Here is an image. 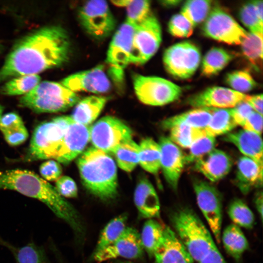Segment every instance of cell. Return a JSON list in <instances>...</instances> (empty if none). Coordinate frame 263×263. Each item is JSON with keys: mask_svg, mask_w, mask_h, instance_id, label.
Listing matches in <instances>:
<instances>
[{"mask_svg": "<svg viewBox=\"0 0 263 263\" xmlns=\"http://www.w3.org/2000/svg\"><path fill=\"white\" fill-rule=\"evenodd\" d=\"M71 52L66 31L48 25L34 31L16 42L0 68V82L27 75H38L63 65Z\"/></svg>", "mask_w": 263, "mask_h": 263, "instance_id": "6da1fadb", "label": "cell"}, {"mask_svg": "<svg viewBox=\"0 0 263 263\" xmlns=\"http://www.w3.org/2000/svg\"><path fill=\"white\" fill-rule=\"evenodd\" d=\"M16 191L44 204L59 219L66 223L75 234L84 230V225L76 209L61 196L55 187L42 177L26 169L0 170V189Z\"/></svg>", "mask_w": 263, "mask_h": 263, "instance_id": "7a4b0ae2", "label": "cell"}, {"mask_svg": "<svg viewBox=\"0 0 263 263\" xmlns=\"http://www.w3.org/2000/svg\"><path fill=\"white\" fill-rule=\"evenodd\" d=\"M82 184L91 194L103 200L117 194L116 164L109 153L93 146L85 150L77 160Z\"/></svg>", "mask_w": 263, "mask_h": 263, "instance_id": "3957f363", "label": "cell"}, {"mask_svg": "<svg viewBox=\"0 0 263 263\" xmlns=\"http://www.w3.org/2000/svg\"><path fill=\"white\" fill-rule=\"evenodd\" d=\"M171 221L175 233L194 261L198 262L215 245L210 232L191 209H178L171 215Z\"/></svg>", "mask_w": 263, "mask_h": 263, "instance_id": "277c9868", "label": "cell"}, {"mask_svg": "<svg viewBox=\"0 0 263 263\" xmlns=\"http://www.w3.org/2000/svg\"><path fill=\"white\" fill-rule=\"evenodd\" d=\"M80 99L77 93L69 90L60 82L43 81L31 92L21 96L19 104L36 113H53L65 111Z\"/></svg>", "mask_w": 263, "mask_h": 263, "instance_id": "5b68a950", "label": "cell"}, {"mask_svg": "<svg viewBox=\"0 0 263 263\" xmlns=\"http://www.w3.org/2000/svg\"><path fill=\"white\" fill-rule=\"evenodd\" d=\"M73 120L70 116L62 115L38 125L33 133L25 159L55 160L67 128Z\"/></svg>", "mask_w": 263, "mask_h": 263, "instance_id": "8992f818", "label": "cell"}, {"mask_svg": "<svg viewBox=\"0 0 263 263\" xmlns=\"http://www.w3.org/2000/svg\"><path fill=\"white\" fill-rule=\"evenodd\" d=\"M134 91L137 98L144 104L163 106L178 99L183 90L166 79L135 74L132 77Z\"/></svg>", "mask_w": 263, "mask_h": 263, "instance_id": "52a82bcc", "label": "cell"}, {"mask_svg": "<svg viewBox=\"0 0 263 263\" xmlns=\"http://www.w3.org/2000/svg\"><path fill=\"white\" fill-rule=\"evenodd\" d=\"M134 29V26L123 23L115 31L107 50L108 73L117 85L122 84L125 70L131 62Z\"/></svg>", "mask_w": 263, "mask_h": 263, "instance_id": "ba28073f", "label": "cell"}, {"mask_svg": "<svg viewBox=\"0 0 263 263\" xmlns=\"http://www.w3.org/2000/svg\"><path fill=\"white\" fill-rule=\"evenodd\" d=\"M77 17L84 30L95 39L108 38L116 27L115 18L105 0L85 2L79 8Z\"/></svg>", "mask_w": 263, "mask_h": 263, "instance_id": "9c48e42d", "label": "cell"}, {"mask_svg": "<svg viewBox=\"0 0 263 263\" xmlns=\"http://www.w3.org/2000/svg\"><path fill=\"white\" fill-rule=\"evenodd\" d=\"M201 60L199 48L190 41H183L168 47L163 61L166 71L180 79L190 78L199 67Z\"/></svg>", "mask_w": 263, "mask_h": 263, "instance_id": "30bf717a", "label": "cell"}, {"mask_svg": "<svg viewBox=\"0 0 263 263\" xmlns=\"http://www.w3.org/2000/svg\"><path fill=\"white\" fill-rule=\"evenodd\" d=\"M162 41L160 23L152 13L135 26L130 63L143 65L158 51Z\"/></svg>", "mask_w": 263, "mask_h": 263, "instance_id": "8fae6325", "label": "cell"}, {"mask_svg": "<svg viewBox=\"0 0 263 263\" xmlns=\"http://www.w3.org/2000/svg\"><path fill=\"white\" fill-rule=\"evenodd\" d=\"M202 30L205 36L230 45L241 44L248 33L228 12L218 6L211 9Z\"/></svg>", "mask_w": 263, "mask_h": 263, "instance_id": "7c38bea8", "label": "cell"}, {"mask_svg": "<svg viewBox=\"0 0 263 263\" xmlns=\"http://www.w3.org/2000/svg\"><path fill=\"white\" fill-rule=\"evenodd\" d=\"M89 134L93 147L108 153H113L121 144L132 139L131 129L118 118L109 115L90 127Z\"/></svg>", "mask_w": 263, "mask_h": 263, "instance_id": "4fadbf2b", "label": "cell"}, {"mask_svg": "<svg viewBox=\"0 0 263 263\" xmlns=\"http://www.w3.org/2000/svg\"><path fill=\"white\" fill-rule=\"evenodd\" d=\"M197 203L218 243L221 242L223 219L222 198L219 190L206 181L193 184Z\"/></svg>", "mask_w": 263, "mask_h": 263, "instance_id": "5bb4252c", "label": "cell"}, {"mask_svg": "<svg viewBox=\"0 0 263 263\" xmlns=\"http://www.w3.org/2000/svg\"><path fill=\"white\" fill-rule=\"evenodd\" d=\"M144 253L140 233L133 227H127L115 242L94 254L93 257L96 262L101 263L118 258L136 259L142 257Z\"/></svg>", "mask_w": 263, "mask_h": 263, "instance_id": "9a60e30c", "label": "cell"}, {"mask_svg": "<svg viewBox=\"0 0 263 263\" xmlns=\"http://www.w3.org/2000/svg\"><path fill=\"white\" fill-rule=\"evenodd\" d=\"M60 83L75 93L103 94L109 92L111 87L110 79L102 65L70 75L62 79Z\"/></svg>", "mask_w": 263, "mask_h": 263, "instance_id": "2e32d148", "label": "cell"}, {"mask_svg": "<svg viewBox=\"0 0 263 263\" xmlns=\"http://www.w3.org/2000/svg\"><path fill=\"white\" fill-rule=\"evenodd\" d=\"M247 95L220 86L208 87L189 97L188 103L195 108H232Z\"/></svg>", "mask_w": 263, "mask_h": 263, "instance_id": "e0dca14e", "label": "cell"}, {"mask_svg": "<svg viewBox=\"0 0 263 263\" xmlns=\"http://www.w3.org/2000/svg\"><path fill=\"white\" fill-rule=\"evenodd\" d=\"M158 144L161 150L160 169L169 186L176 191L186 165L185 155L169 137L162 136Z\"/></svg>", "mask_w": 263, "mask_h": 263, "instance_id": "ac0fdd59", "label": "cell"}, {"mask_svg": "<svg viewBox=\"0 0 263 263\" xmlns=\"http://www.w3.org/2000/svg\"><path fill=\"white\" fill-rule=\"evenodd\" d=\"M89 131L88 126L73 120L67 128L55 160L59 163L67 164L80 155L89 141Z\"/></svg>", "mask_w": 263, "mask_h": 263, "instance_id": "d6986e66", "label": "cell"}, {"mask_svg": "<svg viewBox=\"0 0 263 263\" xmlns=\"http://www.w3.org/2000/svg\"><path fill=\"white\" fill-rule=\"evenodd\" d=\"M153 256L156 263H193L194 260L171 228L164 226L161 242Z\"/></svg>", "mask_w": 263, "mask_h": 263, "instance_id": "ffe728a7", "label": "cell"}, {"mask_svg": "<svg viewBox=\"0 0 263 263\" xmlns=\"http://www.w3.org/2000/svg\"><path fill=\"white\" fill-rule=\"evenodd\" d=\"M194 163L195 169L211 182L224 178L232 167L230 157L224 151L215 148Z\"/></svg>", "mask_w": 263, "mask_h": 263, "instance_id": "44dd1931", "label": "cell"}, {"mask_svg": "<svg viewBox=\"0 0 263 263\" xmlns=\"http://www.w3.org/2000/svg\"><path fill=\"white\" fill-rule=\"evenodd\" d=\"M133 199L140 217L148 219L160 217L159 199L155 188L147 179L142 178L139 181Z\"/></svg>", "mask_w": 263, "mask_h": 263, "instance_id": "7402d4cb", "label": "cell"}, {"mask_svg": "<svg viewBox=\"0 0 263 263\" xmlns=\"http://www.w3.org/2000/svg\"><path fill=\"white\" fill-rule=\"evenodd\" d=\"M223 140L232 144L244 154L263 165V141L261 135L245 130L226 134Z\"/></svg>", "mask_w": 263, "mask_h": 263, "instance_id": "603a6c76", "label": "cell"}, {"mask_svg": "<svg viewBox=\"0 0 263 263\" xmlns=\"http://www.w3.org/2000/svg\"><path fill=\"white\" fill-rule=\"evenodd\" d=\"M235 181L242 193H248L253 188L262 185L263 165L246 156L240 157Z\"/></svg>", "mask_w": 263, "mask_h": 263, "instance_id": "cb8c5ba5", "label": "cell"}, {"mask_svg": "<svg viewBox=\"0 0 263 263\" xmlns=\"http://www.w3.org/2000/svg\"><path fill=\"white\" fill-rule=\"evenodd\" d=\"M107 102L103 96L92 95L80 99L70 116L75 122L88 126L98 116Z\"/></svg>", "mask_w": 263, "mask_h": 263, "instance_id": "d4e9b609", "label": "cell"}, {"mask_svg": "<svg viewBox=\"0 0 263 263\" xmlns=\"http://www.w3.org/2000/svg\"><path fill=\"white\" fill-rule=\"evenodd\" d=\"M0 131L10 145L22 144L28 137V132L20 116L10 112L2 115L0 119Z\"/></svg>", "mask_w": 263, "mask_h": 263, "instance_id": "484cf974", "label": "cell"}, {"mask_svg": "<svg viewBox=\"0 0 263 263\" xmlns=\"http://www.w3.org/2000/svg\"><path fill=\"white\" fill-rule=\"evenodd\" d=\"M211 116L207 108H196L165 119L162 122V126L166 130L179 125L204 129L209 123Z\"/></svg>", "mask_w": 263, "mask_h": 263, "instance_id": "4316f807", "label": "cell"}, {"mask_svg": "<svg viewBox=\"0 0 263 263\" xmlns=\"http://www.w3.org/2000/svg\"><path fill=\"white\" fill-rule=\"evenodd\" d=\"M224 247L235 260H239L249 247L248 241L240 227L234 224L227 225L221 234Z\"/></svg>", "mask_w": 263, "mask_h": 263, "instance_id": "83f0119b", "label": "cell"}, {"mask_svg": "<svg viewBox=\"0 0 263 263\" xmlns=\"http://www.w3.org/2000/svg\"><path fill=\"white\" fill-rule=\"evenodd\" d=\"M235 57V54L221 48L210 49L204 56L201 64L202 74L207 77L216 75Z\"/></svg>", "mask_w": 263, "mask_h": 263, "instance_id": "f1b7e54d", "label": "cell"}, {"mask_svg": "<svg viewBox=\"0 0 263 263\" xmlns=\"http://www.w3.org/2000/svg\"><path fill=\"white\" fill-rule=\"evenodd\" d=\"M138 145V164L147 171L157 174L160 169L161 150L159 144L148 137L143 139Z\"/></svg>", "mask_w": 263, "mask_h": 263, "instance_id": "f546056e", "label": "cell"}, {"mask_svg": "<svg viewBox=\"0 0 263 263\" xmlns=\"http://www.w3.org/2000/svg\"><path fill=\"white\" fill-rule=\"evenodd\" d=\"M207 108L211 116L209 123L204 129L207 135L215 138L230 132L237 126L232 117L230 108Z\"/></svg>", "mask_w": 263, "mask_h": 263, "instance_id": "4dcf8cb0", "label": "cell"}, {"mask_svg": "<svg viewBox=\"0 0 263 263\" xmlns=\"http://www.w3.org/2000/svg\"><path fill=\"white\" fill-rule=\"evenodd\" d=\"M0 243L9 249L17 263H51L44 248L34 242L21 247L13 246L1 239Z\"/></svg>", "mask_w": 263, "mask_h": 263, "instance_id": "1f68e13d", "label": "cell"}, {"mask_svg": "<svg viewBox=\"0 0 263 263\" xmlns=\"http://www.w3.org/2000/svg\"><path fill=\"white\" fill-rule=\"evenodd\" d=\"M128 216L122 214L112 219L101 231L94 252L96 253L115 242L124 231Z\"/></svg>", "mask_w": 263, "mask_h": 263, "instance_id": "d6a6232c", "label": "cell"}, {"mask_svg": "<svg viewBox=\"0 0 263 263\" xmlns=\"http://www.w3.org/2000/svg\"><path fill=\"white\" fill-rule=\"evenodd\" d=\"M38 75H27L16 76L8 80L2 85L0 93L9 96L24 95L40 82Z\"/></svg>", "mask_w": 263, "mask_h": 263, "instance_id": "836d02e7", "label": "cell"}, {"mask_svg": "<svg viewBox=\"0 0 263 263\" xmlns=\"http://www.w3.org/2000/svg\"><path fill=\"white\" fill-rule=\"evenodd\" d=\"M113 154L118 167L126 172L132 171L139 163V145L132 139L121 144Z\"/></svg>", "mask_w": 263, "mask_h": 263, "instance_id": "e575fe53", "label": "cell"}, {"mask_svg": "<svg viewBox=\"0 0 263 263\" xmlns=\"http://www.w3.org/2000/svg\"><path fill=\"white\" fill-rule=\"evenodd\" d=\"M164 226L153 219H148L144 224L140 234L141 241L144 251L150 256L161 242L164 233Z\"/></svg>", "mask_w": 263, "mask_h": 263, "instance_id": "d590c367", "label": "cell"}, {"mask_svg": "<svg viewBox=\"0 0 263 263\" xmlns=\"http://www.w3.org/2000/svg\"><path fill=\"white\" fill-rule=\"evenodd\" d=\"M243 54L255 68L261 67L263 59V33H247L241 43Z\"/></svg>", "mask_w": 263, "mask_h": 263, "instance_id": "8d00e7d4", "label": "cell"}, {"mask_svg": "<svg viewBox=\"0 0 263 263\" xmlns=\"http://www.w3.org/2000/svg\"><path fill=\"white\" fill-rule=\"evenodd\" d=\"M211 0H190L183 4L181 13L194 28L204 21L212 7Z\"/></svg>", "mask_w": 263, "mask_h": 263, "instance_id": "74e56055", "label": "cell"}, {"mask_svg": "<svg viewBox=\"0 0 263 263\" xmlns=\"http://www.w3.org/2000/svg\"><path fill=\"white\" fill-rule=\"evenodd\" d=\"M228 215L233 224L246 229H251L255 224L253 212L242 200L235 199L229 204Z\"/></svg>", "mask_w": 263, "mask_h": 263, "instance_id": "f35d334b", "label": "cell"}, {"mask_svg": "<svg viewBox=\"0 0 263 263\" xmlns=\"http://www.w3.org/2000/svg\"><path fill=\"white\" fill-rule=\"evenodd\" d=\"M169 130V138L178 146L186 149H189L196 140L206 134L204 129L184 125L173 126Z\"/></svg>", "mask_w": 263, "mask_h": 263, "instance_id": "ab89813d", "label": "cell"}, {"mask_svg": "<svg viewBox=\"0 0 263 263\" xmlns=\"http://www.w3.org/2000/svg\"><path fill=\"white\" fill-rule=\"evenodd\" d=\"M225 82L233 90L243 93L254 89L257 83L249 72L245 70H237L227 74Z\"/></svg>", "mask_w": 263, "mask_h": 263, "instance_id": "60d3db41", "label": "cell"}, {"mask_svg": "<svg viewBox=\"0 0 263 263\" xmlns=\"http://www.w3.org/2000/svg\"><path fill=\"white\" fill-rule=\"evenodd\" d=\"M216 139L206 133L196 140L189 147L185 155L186 164L195 162L215 149Z\"/></svg>", "mask_w": 263, "mask_h": 263, "instance_id": "b9f144b4", "label": "cell"}, {"mask_svg": "<svg viewBox=\"0 0 263 263\" xmlns=\"http://www.w3.org/2000/svg\"><path fill=\"white\" fill-rule=\"evenodd\" d=\"M125 21L134 26L144 20L150 13L149 0H132L126 7Z\"/></svg>", "mask_w": 263, "mask_h": 263, "instance_id": "7bdbcfd3", "label": "cell"}, {"mask_svg": "<svg viewBox=\"0 0 263 263\" xmlns=\"http://www.w3.org/2000/svg\"><path fill=\"white\" fill-rule=\"evenodd\" d=\"M239 17L250 32L263 33V21L258 16L253 1L247 2L242 5L239 11Z\"/></svg>", "mask_w": 263, "mask_h": 263, "instance_id": "ee69618b", "label": "cell"}, {"mask_svg": "<svg viewBox=\"0 0 263 263\" xmlns=\"http://www.w3.org/2000/svg\"><path fill=\"white\" fill-rule=\"evenodd\" d=\"M168 31L172 36L184 38L190 36L194 27L181 14H177L171 17L168 23Z\"/></svg>", "mask_w": 263, "mask_h": 263, "instance_id": "f6af8a7d", "label": "cell"}, {"mask_svg": "<svg viewBox=\"0 0 263 263\" xmlns=\"http://www.w3.org/2000/svg\"><path fill=\"white\" fill-rule=\"evenodd\" d=\"M55 188L57 193L63 198H75L78 189L74 180L68 176H60L56 183Z\"/></svg>", "mask_w": 263, "mask_h": 263, "instance_id": "bcb514c9", "label": "cell"}, {"mask_svg": "<svg viewBox=\"0 0 263 263\" xmlns=\"http://www.w3.org/2000/svg\"><path fill=\"white\" fill-rule=\"evenodd\" d=\"M39 170L42 178L47 182L56 181L62 174V168L60 164L52 159L42 163Z\"/></svg>", "mask_w": 263, "mask_h": 263, "instance_id": "7dc6e473", "label": "cell"}, {"mask_svg": "<svg viewBox=\"0 0 263 263\" xmlns=\"http://www.w3.org/2000/svg\"><path fill=\"white\" fill-rule=\"evenodd\" d=\"M253 111L252 108L245 100L230 108L232 117L237 126H242Z\"/></svg>", "mask_w": 263, "mask_h": 263, "instance_id": "c3c4849f", "label": "cell"}, {"mask_svg": "<svg viewBox=\"0 0 263 263\" xmlns=\"http://www.w3.org/2000/svg\"><path fill=\"white\" fill-rule=\"evenodd\" d=\"M242 127L244 130L261 135L263 132V115L253 111Z\"/></svg>", "mask_w": 263, "mask_h": 263, "instance_id": "681fc988", "label": "cell"}, {"mask_svg": "<svg viewBox=\"0 0 263 263\" xmlns=\"http://www.w3.org/2000/svg\"><path fill=\"white\" fill-rule=\"evenodd\" d=\"M198 263H226L216 245L213 246Z\"/></svg>", "mask_w": 263, "mask_h": 263, "instance_id": "f907efd6", "label": "cell"}, {"mask_svg": "<svg viewBox=\"0 0 263 263\" xmlns=\"http://www.w3.org/2000/svg\"><path fill=\"white\" fill-rule=\"evenodd\" d=\"M245 101L253 110L263 115V94L247 95Z\"/></svg>", "mask_w": 263, "mask_h": 263, "instance_id": "816d5d0a", "label": "cell"}, {"mask_svg": "<svg viewBox=\"0 0 263 263\" xmlns=\"http://www.w3.org/2000/svg\"><path fill=\"white\" fill-rule=\"evenodd\" d=\"M254 204L256 210L259 215L261 221H263V192L262 191H258L255 195L254 198Z\"/></svg>", "mask_w": 263, "mask_h": 263, "instance_id": "f5cc1de1", "label": "cell"}, {"mask_svg": "<svg viewBox=\"0 0 263 263\" xmlns=\"http://www.w3.org/2000/svg\"><path fill=\"white\" fill-rule=\"evenodd\" d=\"M253 2L255 6L258 16L260 20L263 21V0H253Z\"/></svg>", "mask_w": 263, "mask_h": 263, "instance_id": "db71d44e", "label": "cell"}, {"mask_svg": "<svg viewBox=\"0 0 263 263\" xmlns=\"http://www.w3.org/2000/svg\"><path fill=\"white\" fill-rule=\"evenodd\" d=\"M162 5L167 6V7H174L178 5L180 2L181 0H163L161 1Z\"/></svg>", "mask_w": 263, "mask_h": 263, "instance_id": "11a10c76", "label": "cell"}, {"mask_svg": "<svg viewBox=\"0 0 263 263\" xmlns=\"http://www.w3.org/2000/svg\"><path fill=\"white\" fill-rule=\"evenodd\" d=\"M131 1V0H113L112 2L116 6L126 7Z\"/></svg>", "mask_w": 263, "mask_h": 263, "instance_id": "9f6ffc18", "label": "cell"}, {"mask_svg": "<svg viewBox=\"0 0 263 263\" xmlns=\"http://www.w3.org/2000/svg\"><path fill=\"white\" fill-rule=\"evenodd\" d=\"M3 110H4V108L3 106L0 104V119L3 115L2 113H3Z\"/></svg>", "mask_w": 263, "mask_h": 263, "instance_id": "6f0895ef", "label": "cell"}, {"mask_svg": "<svg viewBox=\"0 0 263 263\" xmlns=\"http://www.w3.org/2000/svg\"><path fill=\"white\" fill-rule=\"evenodd\" d=\"M128 263V262H122V263Z\"/></svg>", "mask_w": 263, "mask_h": 263, "instance_id": "680465c9", "label": "cell"}]
</instances>
